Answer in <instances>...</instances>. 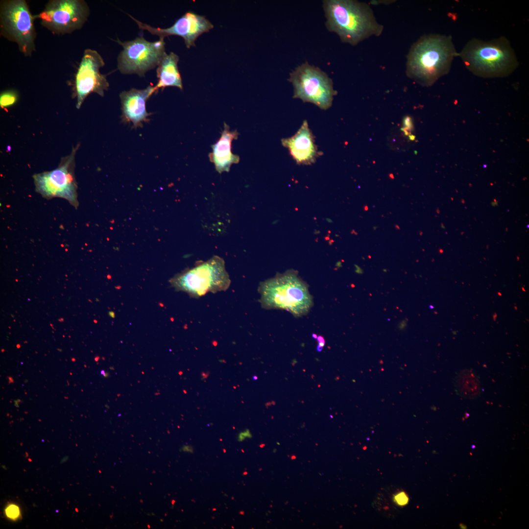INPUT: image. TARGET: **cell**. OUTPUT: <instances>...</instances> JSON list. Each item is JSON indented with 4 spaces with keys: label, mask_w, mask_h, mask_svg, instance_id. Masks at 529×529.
I'll use <instances>...</instances> for the list:
<instances>
[{
    "label": "cell",
    "mask_w": 529,
    "mask_h": 529,
    "mask_svg": "<svg viewBox=\"0 0 529 529\" xmlns=\"http://www.w3.org/2000/svg\"><path fill=\"white\" fill-rule=\"evenodd\" d=\"M458 56L470 72L483 78L507 77L519 66L514 49L504 36L489 41L473 38Z\"/></svg>",
    "instance_id": "3"
},
{
    "label": "cell",
    "mask_w": 529,
    "mask_h": 529,
    "mask_svg": "<svg viewBox=\"0 0 529 529\" xmlns=\"http://www.w3.org/2000/svg\"><path fill=\"white\" fill-rule=\"evenodd\" d=\"M323 8L327 29L342 42L352 46L372 36H380L384 26L376 21L369 5L353 0H325Z\"/></svg>",
    "instance_id": "2"
},
{
    "label": "cell",
    "mask_w": 529,
    "mask_h": 529,
    "mask_svg": "<svg viewBox=\"0 0 529 529\" xmlns=\"http://www.w3.org/2000/svg\"><path fill=\"white\" fill-rule=\"evenodd\" d=\"M312 337H313V338H317V335H316V334H312Z\"/></svg>",
    "instance_id": "24"
},
{
    "label": "cell",
    "mask_w": 529,
    "mask_h": 529,
    "mask_svg": "<svg viewBox=\"0 0 529 529\" xmlns=\"http://www.w3.org/2000/svg\"><path fill=\"white\" fill-rule=\"evenodd\" d=\"M101 374H103V375H104V374H105L104 370H102V371H101Z\"/></svg>",
    "instance_id": "26"
},
{
    "label": "cell",
    "mask_w": 529,
    "mask_h": 529,
    "mask_svg": "<svg viewBox=\"0 0 529 529\" xmlns=\"http://www.w3.org/2000/svg\"><path fill=\"white\" fill-rule=\"evenodd\" d=\"M282 144L288 149L297 164L309 165L314 163L320 155L314 143V136L306 120L291 137L282 139Z\"/></svg>",
    "instance_id": "14"
},
{
    "label": "cell",
    "mask_w": 529,
    "mask_h": 529,
    "mask_svg": "<svg viewBox=\"0 0 529 529\" xmlns=\"http://www.w3.org/2000/svg\"><path fill=\"white\" fill-rule=\"evenodd\" d=\"M155 87L147 86L144 89L132 88L128 91H123L120 94L121 104L123 121L132 122V128H136L142 125V122L147 121V117L151 114L147 112L145 103L155 92Z\"/></svg>",
    "instance_id": "13"
},
{
    "label": "cell",
    "mask_w": 529,
    "mask_h": 529,
    "mask_svg": "<svg viewBox=\"0 0 529 529\" xmlns=\"http://www.w3.org/2000/svg\"><path fill=\"white\" fill-rule=\"evenodd\" d=\"M253 379L254 380H256L258 379V377L256 376H253Z\"/></svg>",
    "instance_id": "25"
},
{
    "label": "cell",
    "mask_w": 529,
    "mask_h": 529,
    "mask_svg": "<svg viewBox=\"0 0 529 529\" xmlns=\"http://www.w3.org/2000/svg\"><path fill=\"white\" fill-rule=\"evenodd\" d=\"M458 56L451 36L431 34L420 38L407 55L408 77L424 86H430L447 74L454 58Z\"/></svg>",
    "instance_id": "1"
},
{
    "label": "cell",
    "mask_w": 529,
    "mask_h": 529,
    "mask_svg": "<svg viewBox=\"0 0 529 529\" xmlns=\"http://www.w3.org/2000/svg\"><path fill=\"white\" fill-rule=\"evenodd\" d=\"M258 291L263 309L286 310L295 317L306 315L313 305L308 285L293 270L261 282Z\"/></svg>",
    "instance_id": "4"
},
{
    "label": "cell",
    "mask_w": 529,
    "mask_h": 529,
    "mask_svg": "<svg viewBox=\"0 0 529 529\" xmlns=\"http://www.w3.org/2000/svg\"><path fill=\"white\" fill-rule=\"evenodd\" d=\"M330 417H331V418H333V417H332V416L331 415H330Z\"/></svg>",
    "instance_id": "28"
},
{
    "label": "cell",
    "mask_w": 529,
    "mask_h": 529,
    "mask_svg": "<svg viewBox=\"0 0 529 529\" xmlns=\"http://www.w3.org/2000/svg\"><path fill=\"white\" fill-rule=\"evenodd\" d=\"M239 135L237 130L230 131L229 126L224 122V129L220 138L211 145L212 152L208 156L219 173L229 172L232 164L239 163V156L232 153L231 150L233 140H237Z\"/></svg>",
    "instance_id": "15"
},
{
    "label": "cell",
    "mask_w": 529,
    "mask_h": 529,
    "mask_svg": "<svg viewBox=\"0 0 529 529\" xmlns=\"http://www.w3.org/2000/svg\"><path fill=\"white\" fill-rule=\"evenodd\" d=\"M5 513L6 516L9 518L15 519L17 518L20 515L19 508L16 505H9L5 509Z\"/></svg>",
    "instance_id": "18"
},
{
    "label": "cell",
    "mask_w": 529,
    "mask_h": 529,
    "mask_svg": "<svg viewBox=\"0 0 529 529\" xmlns=\"http://www.w3.org/2000/svg\"><path fill=\"white\" fill-rule=\"evenodd\" d=\"M123 49L118 58V69L124 74H136L144 76L145 73L157 68L166 53L164 39L149 42L144 37H138L131 41L114 40Z\"/></svg>",
    "instance_id": "7"
},
{
    "label": "cell",
    "mask_w": 529,
    "mask_h": 529,
    "mask_svg": "<svg viewBox=\"0 0 529 529\" xmlns=\"http://www.w3.org/2000/svg\"><path fill=\"white\" fill-rule=\"evenodd\" d=\"M316 339L318 342V345L323 347L325 343V341L324 337L322 336H317Z\"/></svg>",
    "instance_id": "20"
},
{
    "label": "cell",
    "mask_w": 529,
    "mask_h": 529,
    "mask_svg": "<svg viewBox=\"0 0 529 529\" xmlns=\"http://www.w3.org/2000/svg\"><path fill=\"white\" fill-rule=\"evenodd\" d=\"M127 15L135 22L140 29L147 30L151 34L158 36L160 38L164 39L170 35L182 37L188 48L195 46V42L199 36L214 28L213 24L205 16L192 11L185 13L172 25L166 28L152 27L136 19L129 14Z\"/></svg>",
    "instance_id": "12"
},
{
    "label": "cell",
    "mask_w": 529,
    "mask_h": 529,
    "mask_svg": "<svg viewBox=\"0 0 529 529\" xmlns=\"http://www.w3.org/2000/svg\"><path fill=\"white\" fill-rule=\"evenodd\" d=\"M78 145L73 147L69 155L62 158L55 169L33 175L36 191L44 198H63L74 207H77V186L74 168L75 155Z\"/></svg>",
    "instance_id": "8"
},
{
    "label": "cell",
    "mask_w": 529,
    "mask_h": 529,
    "mask_svg": "<svg viewBox=\"0 0 529 529\" xmlns=\"http://www.w3.org/2000/svg\"><path fill=\"white\" fill-rule=\"evenodd\" d=\"M249 436L250 437V433L248 432L241 433L239 434V441L243 440L246 437Z\"/></svg>",
    "instance_id": "21"
},
{
    "label": "cell",
    "mask_w": 529,
    "mask_h": 529,
    "mask_svg": "<svg viewBox=\"0 0 529 529\" xmlns=\"http://www.w3.org/2000/svg\"><path fill=\"white\" fill-rule=\"evenodd\" d=\"M104 65L103 59L97 51L89 48L85 50L75 79L77 109L91 93L103 96L104 92L108 89L109 84L106 75L99 71Z\"/></svg>",
    "instance_id": "11"
},
{
    "label": "cell",
    "mask_w": 529,
    "mask_h": 529,
    "mask_svg": "<svg viewBox=\"0 0 529 529\" xmlns=\"http://www.w3.org/2000/svg\"><path fill=\"white\" fill-rule=\"evenodd\" d=\"M288 80L293 87V98L312 103L322 110L332 106L334 96L337 93L327 74L308 62L291 72Z\"/></svg>",
    "instance_id": "6"
},
{
    "label": "cell",
    "mask_w": 529,
    "mask_h": 529,
    "mask_svg": "<svg viewBox=\"0 0 529 529\" xmlns=\"http://www.w3.org/2000/svg\"><path fill=\"white\" fill-rule=\"evenodd\" d=\"M169 282L175 290L186 292L195 298L209 292L225 291L231 284L225 262L217 255L198 262L194 267L175 275Z\"/></svg>",
    "instance_id": "5"
},
{
    "label": "cell",
    "mask_w": 529,
    "mask_h": 529,
    "mask_svg": "<svg viewBox=\"0 0 529 529\" xmlns=\"http://www.w3.org/2000/svg\"><path fill=\"white\" fill-rule=\"evenodd\" d=\"M89 11L84 0H51L34 18L40 19L42 24L53 32L66 33L80 29L86 21Z\"/></svg>",
    "instance_id": "10"
},
{
    "label": "cell",
    "mask_w": 529,
    "mask_h": 529,
    "mask_svg": "<svg viewBox=\"0 0 529 529\" xmlns=\"http://www.w3.org/2000/svg\"><path fill=\"white\" fill-rule=\"evenodd\" d=\"M322 349H323L322 347L319 346L318 345H317V346L316 347V350H317V352H321L322 351Z\"/></svg>",
    "instance_id": "22"
},
{
    "label": "cell",
    "mask_w": 529,
    "mask_h": 529,
    "mask_svg": "<svg viewBox=\"0 0 529 529\" xmlns=\"http://www.w3.org/2000/svg\"><path fill=\"white\" fill-rule=\"evenodd\" d=\"M326 221H327V222H328L329 223H332V222H333V221L332 220V219H330V218H326Z\"/></svg>",
    "instance_id": "23"
},
{
    "label": "cell",
    "mask_w": 529,
    "mask_h": 529,
    "mask_svg": "<svg viewBox=\"0 0 529 529\" xmlns=\"http://www.w3.org/2000/svg\"><path fill=\"white\" fill-rule=\"evenodd\" d=\"M34 18L24 0L7 1L2 6V27L26 56L30 55L35 50Z\"/></svg>",
    "instance_id": "9"
},
{
    "label": "cell",
    "mask_w": 529,
    "mask_h": 529,
    "mask_svg": "<svg viewBox=\"0 0 529 529\" xmlns=\"http://www.w3.org/2000/svg\"><path fill=\"white\" fill-rule=\"evenodd\" d=\"M18 94L13 90L5 91L1 94L0 105L1 108H6L14 104L18 100Z\"/></svg>",
    "instance_id": "17"
},
{
    "label": "cell",
    "mask_w": 529,
    "mask_h": 529,
    "mask_svg": "<svg viewBox=\"0 0 529 529\" xmlns=\"http://www.w3.org/2000/svg\"><path fill=\"white\" fill-rule=\"evenodd\" d=\"M394 500L398 505H404L408 503L409 499L405 493L400 492L395 496Z\"/></svg>",
    "instance_id": "19"
},
{
    "label": "cell",
    "mask_w": 529,
    "mask_h": 529,
    "mask_svg": "<svg viewBox=\"0 0 529 529\" xmlns=\"http://www.w3.org/2000/svg\"><path fill=\"white\" fill-rule=\"evenodd\" d=\"M179 56L173 52L164 55L157 67L158 82L155 87L157 91H163L166 87H176L183 89L182 78L178 68Z\"/></svg>",
    "instance_id": "16"
},
{
    "label": "cell",
    "mask_w": 529,
    "mask_h": 529,
    "mask_svg": "<svg viewBox=\"0 0 529 529\" xmlns=\"http://www.w3.org/2000/svg\"><path fill=\"white\" fill-rule=\"evenodd\" d=\"M471 447H472V449H474L475 448V446L474 445H472Z\"/></svg>",
    "instance_id": "27"
}]
</instances>
